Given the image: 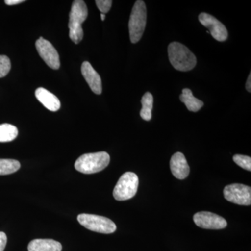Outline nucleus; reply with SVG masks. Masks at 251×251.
<instances>
[{
    "label": "nucleus",
    "mask_w": 251,
    "mask_h": 251,
    "mask_svg": "<svg viewBox=\"0 0 251 251\" xmlns=\"http://www.w3.org/2000/svg\"><path fill=\"white\" fill-rule=\"evenodd\" d=\"M168 57L173 67L180 72H189L196 67L197 59L186 46L179 42L168 46Z\"/></svg>",
    "instance_id": "obj_1"
},
{
    "label": "nucleus",
    "mask_w": 251,
    "mask_h": 251,
    "mask_svg": "<svg viewBox=\"0 0 251 251\" xmlns=\"http://www.w3.org/2000/svg\"><path fill=\"white\" fill-rule=\"evenodd\" d=\"M88 15L87 5L82 0H75L73 2L69 14V36L73 42L79 44L83 39L82 24L85 22Z\"/></svg>",
    "instance_id": "obj_2"
},
{
    "label": "nucleus",
    "mask_w": 251,
    "mask_h": 251,
    "mask_svg": "<svg viewBox=\"0 0 251 251\" xmlns=\"http://www.w3.org/2000/svg\"><path fill=\"white\" fill-rule=\"evenodd\" d=\"M110 161V157L105 151L85 153L77 158L75 168L84 174H94L105 169Z\"/></svg>",
    "instance_id": "obj_3"
},
{
    "label": "nucleus",
    "mask_w": 251,
    "mask_h": 251,
    "mask_svg": "<svg viewBox=\"0 0 251 251\" xmlns=\"http://www.w3.org/2000/svg\"><path fill=\"white\" fill-rule=\"evenodd\" d=\"M147 8L142 0L135 1L130 14L128 28L131 43L136 44L140 40L146 27Z\"/></svg>",
    "instance_id": "obj_4"
},
{
    "label": "nucleus",
    "mask_w": 251,
    "mask_h": 251,
    "mask_svg": "<svg viewBox=\"0 0 251 251\" xmlns=\"http://www.w3.org/2000/svg\"><path fill=\"white\" fill-rule=\"evenodd\" d=\"M139 179L134 173H125L114 188L113 196L118 201H125L134 197L138 191Z\"/></svg>",
    "instance_id": "obj_5"
},
{
    "label": "nucleus",
    "mask_w": 251,
    "mask_h": 251,
    "mask_svg": "<svg viewBox=\"0 0 251 251\" xmlns=\"http://www.w3.org/2000/svg\"><path fill=\"white\" fill-rule=\"evenodd\" d=\"M77 221L85 228L99 233L111 234L117 229L115 223L104 216L82 214L77 216Z\"/></svg>",
    "instance_id": "obj_6"
},
{
    "label": "nucleus",
    "mask_w": 251,
    "mask_h": 251,
    "mask_svg": "<svg viewBox=\"0 0 251 251\" xmlns=\"http://www.w3.org/2000/svg\"><path fill=\"white\" fill-rule=\"evenodd\" d=\"M224 197L229 202L239 205L249 206L251 204V188L244 184H232L226 186Z\"/></svg>",
    "instance_id": "obj_7"
},
{
    "label": "nucleus",
    "mask_w": 251,
    "mask_h": 251,
    "mask_svg": "<svg viewBox=\"0 0 251 251\" xmlns=\"http://www.w3.org/2000/svg\"><path fill=\"white\" fill-rule=\"evenodd\" d=\"M36 48L41 58L49 67L57 70L60 67L58 52L50 42L43 37L36 41Z\"/></svg>",
    "instance_id": "obj_8"
},
{
    "label": "nucleus",
    "mask_w": 251,
    "mask_h": 251,
    "mask_svg": "<svg viewBox=\"0 0 251 251\" xmlns=\"http://www.w3.org/2000/svg\"><path fill=\"white\" fill-rule=\"evenodd\" d=\"M193 221L196 226L204 229H221L226 228L227 226L224 218L209 211L196 213L193 216Z\"/></svg>",
    "instance_id": "obj_9"
},
{
    "label": "nucleus",
    "mask_w": 251,
    "mask_h": 251,
    "mask_svg": "<svg viewBox=\"0 0 251 251\" xmlns=\"http://www.w3.org/2000/svg\"><path fill=\"white\" fill-rule=\"evenodd\" d=\"M199 21L204 27L208 28L210 31L211 36L216 41L223 42L227 40L228 33L227 29L222 23L210 14L206 13H201L199 15Z\"/></svg>",
    "instance_id": "obj_10"
},
{
    "label": "nucleus",
    "mask_w": 251,
    "mask_h": 251,
    "mask_svg": "<svg viewBox=\"0 0 251 251\" xmlns=\"http://www.w3.org/2000/svg\"><path fill=\"white\" fill-rule=\"evenodd\" d=\"M81 72L84 78L87 81L91 90L96 94H100L102 92L101 78L98 73L94 70L90 63L84 62L81 67Z\"/></svg>",
    "instance_id": "obj_11"
},
{
    "label": "nucleus",
    "mask_w": 251,
    "mask_h": 251,
    "mask_svg": "<svg viewBox=\"0 0 251 251\" xmlns=\"http://www.w3.org/2000/svg\"><path fill=\"white\" fill-rule=\"evenodd\" d=\"M170 166L172 173L176 179H186L189 175L190 168L186 157L182 153L176 152L173 154L170 162Z\"/></svg>",
    "instance_id": "obj_12"
},
{
    "label": "nucleus",
    "mask_w": 251,
    "mask_h": 251,
    "mask_svg": "<svg viewBox=\"0 0 251 251\" xmlns=\"http://www.w3.org/2000/svg\"><path fill=\"white\" fill-rule=\"evenodd\" d=\"M35 96L39 101L48 110L56 112L60 108L61 103L59 99L46 89L39 87L36 90Z\"/></svg>",
    "instance_id": "obj_13"
},
{
    "label": "nucleus",
    "mask_w": 251,
    "mask_h": 251,
    "mask_svg": "<svg viewBox=\"0 0 251 251\" xmlns=\"http://www.w3.org/2000/svg\"><path fill=\"white\" fill-rule=\"evenodd\" d=\"M60 243L53 239H34L28 245V251H62Z\"/></svg>",
    "instance_id": "obj_14"
},
{
    "label": "nucleus",
    "mask_w": 251,
    "mask_h": 251,
    "mask_svg": "<svg viewBox=\"0 0 251 251\" xmlns=\"http://www.w3.org/2000/svg\"><path fill=\"white\" fill-rule=\"evenodd\" d=\"M180 100L186 105L189 111L198 112L202 108L204 103L202 100L196 98L193 95L192 91L190 89L185 88L182 90V94L180 95Z\"/></svg>",
    "instance_id": "obj_15"
},
{
    "label": "nucleus",
    "mask_w": 251,
    "mask_h": 251,
    "mask_svg": "<svg viewBox=\"0 0 251 251\" xmlns=\"http://www.w3.org/2000/svg\"><path fill=\"white\" fill-rule=\"evenodd\" d=\"M141 103L143 105L140 110V117L145 121H150L152 117L153 98L152 94L150 92H146L142 97Z\"/></svg>",
    "instance_id": "obj_16"
},
{
    "label": "nucleus",
    "mask_w": 251,
    "mask_h": 251,
    "mask_svg": "<svg viewBox=\"0 0 251 251\" xmlns=\"http://www.w3.org/2000/svg\"><path fill=\"white\" fill-rule=\"evenodd\" d=\"M18 128L9 124L0 125V143L13 141L18 136Z\"/></svg>",
    "instance_id": "obj_17"
},
{
    "label": "nucleus",
    "mask_w": 251,
    "mask_h": 251,
    "mask_svg": "<svg viewBox=\"0 0 251 251\" xmlns=\"http://www.w3.org/2000/svg\"><path fill=\"white\" fill-rule=\"evenodd\" d=\"M21 168L20 162L14 159H0V175L16 173Z\"/></svg>",
    "instance_id": "obj_18"
},
{
    "label": "nucleus",
    "mask_w": 251,
    "mask_h": 251,
    "mask_svg": "<svg viewBox=\"0 0 251 251\" xmlns=\"http://www.w3.org/2000/svg\"><path fill=\"white\" fill-rule=\"evenodd\" d=\"M233 161L236 164L246 171H251V158L244 155L236 154L233 156Z\"/></svg>",
    "instance_id": "obj_19"
},
{
    "label": "nucleus",
    "mask_w": 251,
    "mask_h": 251,
    "mask_svg": "<svg viewBox=\"0 0 251 251\" xmlns=\"http://www.w3.org/2000/svg\"><path fill=\"white\" fill-rule=\"evenodd\" d=\"M11 61L6 55H0V77L6 76L11 70Z\"/></svg>",
    "instance_id": "obj_20"
},
{
    "label": "nucleus",
    "mask_w": 251,
    "mask_h": 251,
    "mask_svg": "<svg viewBox=\"0 0 251 251\" xmlns=\"http://www.w3.org/2000/svg\"><path fill=\"white\" fill-rule=\"evenodd\" d=\"M95 2L101 14H107L111 9L112 4L111 0H97Z\"/></svg>",
    "instance_id": "obj_21"
},
{
    "label": "nucleus",
    "mask_w": 251,
    "mask_h": 251,
    "mask_svg": "<svg viewBox=\"0 0 251 251\" xmlns=\"http://www.w3.org/2000/svg\"><path fill=\"white\" fill-rule=\"evenodd\" d=\"M7 243V237L3 232H0V251H4Z\"/></svg>",
    "instance_id": "obj_22"
},
{
    "label": "nucleus",
    "mask_w": 251,
    "mask_h": 251,
    "mask_svg": "<svg viewBox=\"0 0 251 251\" xmlns=\"http://www.w3.org/2000/svg\"><path fill=\"white\" fill-rule=\"evenodd\" d=\"M23 0H6L5 3L6 4L9 5V6H13V5H16L21 4V3L24 2Z\"/></svg>",
    "instance_id": "obj_23"
},
{
    "label": "nucleus",
    "mask_w": 251,
    "mask_h": 251,
    "mask_svg": "<svg viewBox=\"0 0 251 251\" xmlns=\"http://www.w3.org/2000/svg\"><path fill=\"white\" fill-rule=\"evenodd\" d=\"M246 88H247V90L248 92H251V74L249 75V77H248L247 84H246Z\"/></svg>",
    "instance_id": "obj_24"
},
{
    "label": "nucleus",
    "mask_w": 251,
    "mask_h": 251,
    "mask_svg": "<svg viewBox=\"0 0 251 251\" xmlns=\"http://www.w3.org/2000/svg\"><path fill=\"white\" fill-rule=\"evenodd\" d=\"M100 18H101L102 21H105V14H100Z\"/></svg>",
    "instance_id": "obj_25"
}]
</instances>
